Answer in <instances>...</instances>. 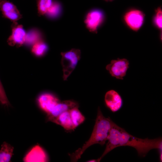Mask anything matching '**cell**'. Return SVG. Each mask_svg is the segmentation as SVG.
Listing matches in <instances>:
<instances>
[{"label": "cell", "mask_w": 162, "mask_h": 162, "mask_svg": "<svg viewBox=\"0 0 162 162\" xmlns=\"http://www.w3.org/2000/svg\"><path fill=\"white\" fill-rule=\"evenodd\" d=\"M105 150L99 158L101 159L115 148L121 146L133 147L139 156L144 157L152 149L162 151V140L161 137L153 139L138 138L128 133L123 128L114 123L110 132Z\"/></svg>", "instance_id": "obj_1"}, {"label": "cell", "mask_w": 162, "mask_h": 162, "mask_svg": "<svg viewBox=\"0 0 162 162\" xmlns=\"http://www.w3.org/2000/svg\"><path fill=\"white\" fill-rule=\"evenodd\" d=\"M114 123L109 117L106 118L103 116L99 107L95 124L90 138L82 147L69 154L71 161H77L86 149L93 145L98 144L104 145L108 140Z\"/></svg>", "instance_id": "obj_2"}, {"label": "cell", "mask_w": 162, "mask_h": 162, "mask_svg": "<svg viewBox=\"0 0 162 162\" xmlns=\"http://www.w3.org/2000/svg\"><path fill=\"white\" fill-rule=\"evenodd\" d=\"M61 64L63 73L64 80H66L76 67L80 58L81 51L72 49L69 51L61 53Z\"/></svg>", "instance_id": "obj_3"}, {"label": "cell", "mask_w": 162, "mask_h": 162, "mask_svg": "<svg viewBox=\"0 0 162 162\" xmlns=\"http://www.w3.org/2000/svg\"><path fill=\"white\" fill-rule=\"evenodd\" d=\"M129 62L126 58L112 60L106 68L111 76L117 79L123 80L129 68Z\"/></svg>", "instance_id": "obj_4"}, {"label": "cell", "mask_w": 162, "mask_h": 162, "mask_svg": "<svg viewBox=\"0 0 162 162\" xmlns=\"http://www.w3.org/2000/svg\"><path fill=\"white\" fill-rule=\"evenodd\" d=\"M12 33L7 40L8 45L20 47L25 43L26 33L22 25L17 22H13L11 25Z\"/></svg>", "instance_id": "obj_5"}, {"label": "cell", "mask_w": 162, "mask_h": 162, "mask_svg": "<svg viewBox=\"0 0 162 162\" xmlns=\"http://www.w3.org/2000/svg\"><path fill=\"white\" fill-rule=\"evenodd\" d=\"M0 11L4 17L13 22H17L22 17L16 6L7 0H0Z\"/></svg>", "instance_id": "obj_6"}, {"label": "cell", "mask_w": 162, "mask_h": 162, "mask_svg": "<svg viewBox=\"0 0 162 162\" xmlns=\"http://www.w3.org/2000/svg\"><path fill=\"white\" fill-rule=\"evenodd\" d=\"M104 18L102 12L94 10L88 12L84 20L86 28L91 32L97 33L98 26L102 23Z\"/></svg>", "instance_id": "obj_7"}, {"label": "cell", "mask_w": 162, "mask_h": 162, "mask_svg": "<svg viewBox=\"0 0 162 162\" xmlns=\"http://www.w3.org/2000/svg\"><path fill=\"white\" fill-rule=\"evenodd\" d=\"M104 101L107 107L113 112L119 110L123 105L121 96L118 92L113 89L106 92L104 96Z\"/></svg>", "instance_id": "obj_8"}, {"label": "cell", "mask_w": 162, "mask_h": 162, "mask_svg": "<svg viewBox=\"0 0 162 162\" xmlns=\"http://www.w3.org/2000/svg\"><path fill=\"white\" fill-rule=\"evenodd\" d=\"M40 108L48 115L50 113L56 105L60 101L57 97L49 93L40 94L37 99Z\"/></svg>", "instance_id": "obj_9"}, {"label": "cell", "mask_w": 162, "mask_h": 162, "mask_svg": "<svg viewBox=\"0 0 162 162\" xmlns=\"http://www.w3.org/2000/svg\"><path fill=\"white\" fill-rule=\"evenodd\" d=\"M144 18V15L142 11L136 10L128 12L124 16V20L128 25L135 31H138L142 26Z\"/></svg>", "instance_id": "obj_10"}, {"label": "cell", "mask_w": 162, "mask_h": 162, "mask_svg": "<svg viewBox=\"0 0 162 162\" xmlns=\"http://www.w3.org/2000/svg\"><path fill=\"white\" fill-rule=\"evenodd\" d=\"M23 160L26 162H44L48 161L49 158L44 149L39 145H36L28 152Z\"/></svg>", "instance_id": "obj_11"}, {"label": "cell", "mask_w": 162, "mask_h": 162, "mask_svg": "<svg viewBox=\"0 0 162 162\" xmlns=\"http://www.w3.org/2000/svg\"><path fill=\"white\" fill-rule=\"evenodd\" d=\"M78 107V104L71 100H67L62 102L60 101L55 106L52 111L47 115V120L50 121L62 113L69 111L72 108Z\"/></svg>", "instance_id": "obj_12"}, {"label": "cell", "mask_w": 162, "mask_h": 162, "mask_svg": "<svg viewBox=\"0 0 162 162\" xmlns=\"http://www.w3.org/2000/svg\"><path fill=\"white\" fill-rule=\"evenodd\" d=\"M69 111L62 113L53 119L51 122L61 125L66 130H74L75 128L70 118Z\"/></svg>", "instance_id": "obj_13"}, {"label": "cell", "mask_w": 162, "mask_h": 162, "mask_svg": "<svg viewBox=\"0 0 162 162\" xmlns=\"http://www.w3.org/2000/svg\"><path fill=\"white\" fill-rule=\"evenodd\" d=\"M14 148L5 142L1 145L0 150V162H9L13 155Z\"/></svg>", "instance_id": "obj_14"}, {"label": "cell", "mask_w": 162, "mask_h": 162, "mask_svg": "<svg viewBox=\"0 0 162 162\" xmlns=\"http://www.w3.org/2000/svg\"><path fill=\"white\" fill-rule=\"evenodd\" d=\"M69 111L74 127L75 129L84 122L85 117L78 109V107H74Z\"/></svg>", "instance_id": "obj_15"}, {"label": "cell", "mask_w": 162, "mask_h": 162, "mask_svg": "<svg viewBox=\"0 0 162 162\" xmlns=\"http://www.w3.org/2000/svg\"><path fill=\"white\" fill-rule=\"evenodd\" d=\"M41 40L42 34L40 31L37 29H32L26 33L25 44L28 45H33Z\"/></svg>", "instance_id": "obj_16"}, {"label": "cell", "mask_w": 162, "mask_h": 162, "mask_svg": "<svg viewBox=\"0 0 162 162\" xmlns=\"http://www.w3.org/2000/svg\"><path fill=\"white\" fill-rule=\"evenodd\" d=\"M48 46L42 40L35 43L33 45L32 52L34 55L40 57L43 56L47 52Z\"/></svg>", "instance_id": "obj_17"}, {"label": "cell", "mask_w": 162, "mask_h": 162, "mask_svg": "<svg viewBox=\"0 0 162 162\" xmlns=\"http://www.w3.org/2000/svg\"><path fill=\"white\" fill-rule=\"evenodd\" d=\"M38 12L40 16L46 14L52 5V0H36Z\"/></svg>", "instance_id": "obj_18"}, {"label": "cell", "mask_w": 162, "mask_h": 162, "mask_svg": "<svg viewBox=\"0 0 162 162\" xmlns=\"http://www.w3.org/2000/svg\"><path fill=\"white\" fill-rule=\"evenodd\" d=\"M60 4L56 1H53L52 4L46 14L51 18H55L59 15L61 10Z\"/></svg>", "instance_id": "obj_19"}, {"label": "cell", "mask_w": 162, "mask_h": 162, "mask_svg": "<svg viewBox=\"0 0 162 162\" xmlns=\"http://www.w3.org/2000/svg\"><path fill=\"white\" fill-rule=\"evenodd\" d=\"M0 103L2 105L7 106L10 105L9 101L2 84L0 80Z\"/></svg>", "instance_id": "obj_20"}, {"label": "cell", "mask_w": 162, "mask_h": 162, "mask_svg": "<svg viewBox=\"0 0 162 162\" xmlns=\"http://www.w3.org/2000/svg\"><path fill=\"white\" fill-rule=\"evenodd\" d=\"M162 11L161 8L158 7L156 10V14L154 18V22L157 26L160 28H162Z\"/></svg>", "instance_id": "obj_21"}, {"label": "cell", "mask_w": 162, "mask_h": 162, "mask_svg": "<svg viewBox=\"0 0 162 162\" xmlns=\"http://www.w3.org/2000/svg\"><path fill=\"white\" fill-rule=\"evenodd\" d=\"M87 162H98L97 159H93L91 160H88Z\"/></svg>", "instance_id": "obj_22"}, {"label": "cell", "mask_w": 162, "mask_h": 162, "mask_svg": "<svg viewBox=\"0 0 162 162\" xmlns=\"http://www.w3.org/2000/svg\"><path fill=\"white\" fill-rule=\"evenodd\" d=\"M106 2H112L114 0H104Z\"/></svg>", "instance_id": "obj_23"}]
</instances>
